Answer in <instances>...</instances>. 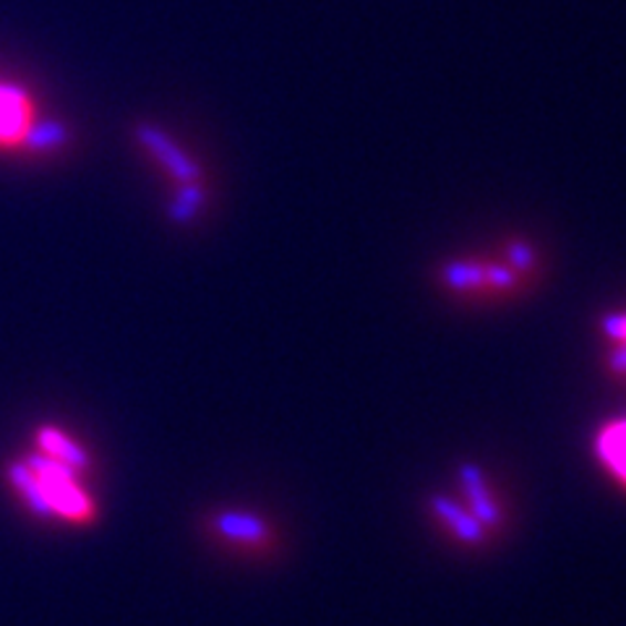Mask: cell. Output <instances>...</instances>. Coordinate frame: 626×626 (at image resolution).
Wrapping results in <instances>:
<instances>
[{
	"mask_svg": "<svg viewBox=\"0 0 626 626\" xmlns=\"http://www.w3.org/2000/svg\"><path fill=\"white\" fill-rule=\"evenodd\" d=\"M24 462L38 472L53 517H61L71 525H92L97 520V507H94L90 493L79 486V472L65 468L63 462L53 460V457L42 455V451L27 457Z\"/></svg>",
	"mask_w": 626,
	"mask_h": 626,
	"instance_id": "1",
	"label": "cell"
},
{
	"mask_svg": "<svg viewBox=\"0 0 626 626\" xmlns=\"http://www.w3.org/2000/svg\"><path fill=\"white\" fill-rule=\"evenodd\" d=\"M209 530L217 541L232 545L238 551L261 553L274 545V530L267 520H261L253 512H240V509H225L209 517Z\"/></svg>",
	"mask_w": 626,
	"mask_h": 626,
	"instance_id": "2",
	"label": "cell"
},
{
	"mask_svg": "<svg viewBox=\"0 0 626 626\" xmlns=\"http://www.w3.org/2000/svg\"><path fill=\"white\" fill-rule=\"evenodd\" d=\"M457 478H460V491H462V504L470 509V514L483 525L489 533H497V530L504 528L507 514L501 509L497 493H493L489 478L486 472L472 462H462L460 470H457Z\"/></svg>",
	"mask_w": 626,
	"mask_h": 626,
	"instance_id": "3",
	"label": "cell"
},
{
	"mask_svg": "<svg viewBox=\"0 0 626 626\" xmlns=\"http://www.w3.org/2000/svg\"><path fill=\"white\" fill-rule=\"evenodd\" d=\"M138 138H142L144 147L159 159V165H163L173 178L180 180V184H194V180H199V165H196L170 136L163 134V131L155 126H138Z\"/></svg>",
	"mask_w": 626,
	"mask_h": 626,
	"instance_id": "4",
	"label": "cell"
},
{
	"mask_svg": "<svg viewBox=\"0 0 626 626\" xmlns=\"http://www.w3.org/2000/svg\"><path fill=\"white\" fill-rule=\"evenodd\" d=\"M431 512L460 543L476 545L478 549V545H486V541H489L491 533L470 514V509L465 507L462 501H455L449 497H434Z\"/></svg>",
	"mask_w": 626,
	"mask_h": 626,
	"instance_id": "5",
	"label": "cell"
},
{
	"mask_svg": "<svg viewBox=\"0 0 626 626\" xmlns=\"http://www.w3.org/2000/svg\"><path fill=\"white\" fill-rule=\"evenodd\" d=\"M29 128V102L19 86H0V144H19Z\"/></svg>",
	"mask_w": 626,
	"mask_h": 626,
	"instance_id": "6",
	"label": "cell"
},
{
	"mask_svg": "<svg viewBox=\"0 0 626 626\" xmlns=\"http://www.w3.org/2000/svg\"><path fill=\"white\" fill-rule=\"evenodd\" d=\"M9 476V483L13 486V491L19 493V499L24 501V507L40 520H53V509L48 504L45 491H42V483L38 478V472L29 468L27 462H13L6 470Z\"/></svg>",
	"mask_w": 626,
	"mask_h": 626,
	"instance_id": "7",
	"label": "cell"
},
{
	"mask_svg": "<svg viewBox=\"0 0 626 626\" xmlns=\"http://www.w3.org/2000/svg\"><path fill=\"white\" fill-rule=\"evenodd\" d=\"M38 444L42 455L53 457V460L63 462L65 468H71L74 472H84L90 468V451L71 439V436L58 431V428H40Z\"/></svg>",
	"mask_w": 626,
	"mask_h": 626,
	"instance_id": "8",
	"label": "cell"
},
{
	"mask_svg": "<svg viewBox=\"0 0 626 626\" xmlns=\"http://www.w3.org/2000/svg\"><path fill=\"white\" fill-rule=\"evenodd\" d=\"M444 282L451 290H478L486 288V264H476V261H451V264L444 267Z\"/></svg>",
	"mask_w": 626,
	"mask_h": 626,
	"instance_id": "9",
	"label": "cell"
},
{
	"mask_svg": "<svg viewBox=\"0 0 626 626\" xmlns=\"http://www.w3.org/2000/svg\"><path fill=\"white\" fill-rule=\"evenodd\" d=\"M601 455L608 468L626 483V424L611 426L601 439Z\"/></svg>",
	"mask_w": 626,
	"mask_h": 626,
	"instance_id": "10",
	"label": "cell"
},
{
	"mask_svg": "<svg viewBox=\"0 0 626 626\" xmlns=\"http://www.w3.org/2000/svg\"><path fill=\"white\" fill-rule=\"evenodd\" d=\"M201 204H204V188L199 186V180H194V184H184L176 204H173L170 217L176 222L194 220L196 212H199V209H201Z\"/></svg>",
	"mask_w": 626,
	"mask_h": 626,
	"instance_id": "11",
	"label": "cell"
},
{
	"mask_svg": "<svg viewBox=\"0 0 626 626\" xmlns=\"http://www.w3.org/2000/svg\"><path fill=\"white\" fill-rule=\"evenodd\" d=\"M21 142H24L29 149H53V147H61V144L65 142V131L58 126V123H45V126H38V128L29 126Z\"/></svg>",
	"mask_w": 626,
	"mask_h": 626,
	"instance_id": "12",
	"label": "cell"
},
{
	"mask_svg": "<svg viewBox=\"0 0 626 626\" xmlns=\"http://www.w3.org/2000/svg\"><path fill=\"white\" fill-rule=\"evenodd\" d=\"M507 257H509V261H512V269L517 274L530 272V269H533V264H535V251L530 249L528 243H512V246H509Z\"/></svg>",
	"mask_w": 626,
	"mask_h": 626,
	"instance_id": "13",
	"label": "cell"
},
{
	"mask_svg": "<svg viewBox=\"0 0 626 626\" xmlns=\"http://www.w3.org/2000/svg\"><path fill=\"white\" fill-rule=\"evenodd\" d=\"M514 282H517L514 269L499 267V264H486V288L507 290V288H512Z\"/></svg>",
	"mask_w": 626,
	"mask_h": 626,
	"instance_id": "14",
	"label": "cell"
},
{
	"mask_svg": "<svg viewBox=\"0 0 626 626\" xmlns=\"http://www.w3.org/2000/svg\"><path fill=\"white\" fill-rule=\"evenodd\" d=\"M603 332L614 340H626V313H611L603 319Z\"/></svg>",
	"mask_w": 626,
	"mask_h": 626,
	"instance_id": "15",
	"label": "cell"
},
{
	"mask_svg": "<svg viewBox=\"0 0 626 626\" xmlns=\"http://www.w3.org/2000/svg\"><path fill=\"white\" fill-rule=\"evenodd\" d=\"M608 366H611V371H614V374H626V340L616 347L614 353H611Z\"/></svg>",
	"mask_w": 626,
	"mask_h": 626,
	"instance_id": "16",
	"label": "cell"
}]
</instances>
